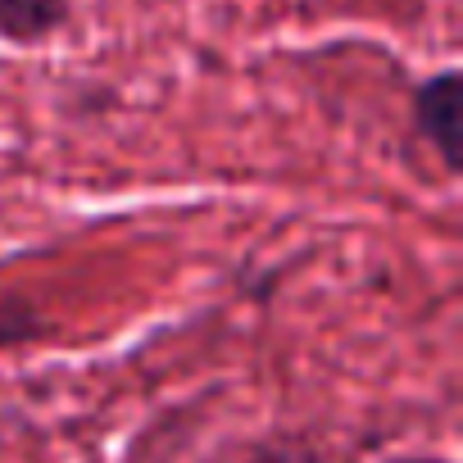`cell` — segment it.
Wrapping results in <instances>:
<instances>
[{"label":"cell","mask_w":463,"mask_h":463,"mask_svg":"<svg viewBox=\"0 0 463 463\" xmlns=\"http://www.w3.org/2000/svg\"><path fill=\"white\" fill-rule=\"evenodd\" d=\"M458 69H440L413 87V137L427 141L445 168V177L463 173V123H458Z\"/></svg>","instance_id":"cell-1"},{"label":"cell","mask_w":463,"mask_h":463,"mask_svg":"<svg viewBox=\"0 0 463 463\" xmlns=\"http://www.w3.org/2000/svg\"><path fill=\"white\" fill-rule=\"evenodd\" d=\"M69 24V0H0V37L14 46H42Z\"/></svg>","instance_id":"cell-2"},{"label":"cell","mask_w":463,"mask_h":463,"mask_svg":"<svg viewBox=\"0 0 463 463\" xmlns=\"http://www.w3.org/2000/svg\"><path fill=\"white\" fill-rule=\"evenodd\" d=\"M391 463H449V458H436V454H400Z\"/></svg>","instance_id":"cell-3"}]
</instances>
